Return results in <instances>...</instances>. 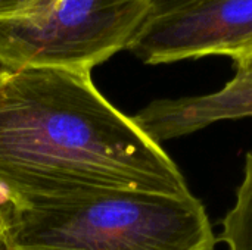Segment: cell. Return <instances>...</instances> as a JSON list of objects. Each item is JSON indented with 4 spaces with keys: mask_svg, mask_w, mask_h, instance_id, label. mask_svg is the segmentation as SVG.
<instances>
[{
    "mask_svg": "<svg viewBox=\"0 0 252 250\" xmlns=\"http://www.w3.org/2000/svg\"><path fill=\"white\" fill-rule=\"evenodd\" d=\"M131 190L192 192L177 164L92 71L0 68V192L16 208Z\"/></svg>",
    "mask_w": 252,
    "mask_h": 250,
    "instance_id": "1",
    "label": "cell"
},
{
    "mask_svg": "<svg viewBox=\"0 0 252 250\" xmlns=\"http://www.w3.org/2000/svg\"><path fill=\"white\" fill-rule=\"evenodd\" d=\"M7 250H216L217 236L195 194L115 190L16 208Z\"/></svg>",
    "mask_w": 252,
    "mask_h": 250,
    "instance_id": "2",
    "label": "cell"
},
{
    "mask_svg": "<svg viewBox=\"0 0 252 250\" xmlns=\"http://www.w3.org/2000/svg\"><path fill=\"white\" fill-rule=\"evenodd\" d=\"M149 4L151 0H59L38 22L0 24V68L92 71L127 50Z\"/></svg>",
    "mask_w": 252,
    "mask_h": 250,
    "instance_id": "3",
    "label": "cell"
},
{
    "mask_svg": "<svg viewBox=\"0 0 252 250\" xmlns=\"http://www.w3.org/2000/svg\"><path fill=\"white\" fill-rule=\"evenodd\" d=\"M252 41V0H205L145 19L127 50L148 65L232 57Z\"/></svg>",
    "mask_w": 252,
    "mask_h": 250,
    "instance_id": "4",
    "label": "cell"
},
{
    "mask_svg": "<svg viewBox=\"0 0 252 250\" xmlns=\"http://www.w3.org/2000/svg\"><path fill=\"white\" fill-rule=\"evenodd\" d=\"M220 242L226 250H252V152L244 162L235 202L221 220Z\"/></svg>",
    "mask_w": 252,
    "mask_h": 250,
    "instance_id": "5",
    "label": "cell"
},
{
    "mask_svg": "<svg viewBox=\"0 0 252 250\" xmlns=\"http://www.w3.org/2000/svg\"><path fill=\"white\" fill-rule=\"evenodd\" d=\"M59 0H0V24H32L47 18Z\"/></svg>",
    "mask_w": 252,
    "mask_h": 250,
    "instance_id": "6",
    "label": "cell"
},
{
    "mask_svg": "<svg viewBox=\"0 0 252 250\" xmlns=\"http://www.w3.org/2000/svg\"><path fill=\"white\" fill-rule=\"evenodd\" d=\"M202 1L205 0H151L149 10L145 19L158 18V16H164L173 12H179Z\"/></svg>",
    "mask_w": 252,
    "mask_h": 250,
    "instance_id": "7",
    "label": "cell"
},
{
    "mask_svg": "<svg viewBox=\"0 0 252 250\" xmlns=\"http://www.w3.org/2000/svg\"><path fill=\"white\" fill-rule=\"evenodd\" d=\"M10 212H12V202L0 192V237H3L9 225Z\"/></svg>",
    "mask_w": 252,
    "mask_h": 250,
    "instance_id": "8",
    "label": "cell"
},
{
    "mask_svg": "<svg viewBox=\"0 0 252 250\" xmlns=\"http://www.w3.org/2000/svg\"><path fill=\"white\" fill-rule=\"evenodd\" d=\"M244 118H252V102L238 108L230 116V119H244Z\"/></svg>",
    "mask_w": 252,
    "mask_h": 250,
    "instance_id": "9",
    "label": "cell"
},
{
    "mask_svg": "<svg viewBox=\"0 0 252 250\" xmlns=\"http://www.w3.org/2000/svg\"><path fill=\"white\" fill-rule=\"evenodd\" d=\"M245 56H252V41L248 43L245 47H242L238 53H235L230 59L235 60V59H239V57H245Z\"/></svg>",
    "mask_w": 252,
    "mask_h": 250,
    "instance_id": "10",
    "label": "cell"
},
{
    "mask_svg": "<svg viewBox=\"0 0 252 250\" xmlns=\"http://www.w3.org/2000/svg\"><path fill=\"white\" fill-rule=\"evenodd\" d=\"M0 250H7V248H6V243H4V240L0 237Z\"/></svg>",
    "mask_w": 252,
    "mask_h": 250,
    "instance_id": "11",
    "label": "cell"
}]
</instances>
